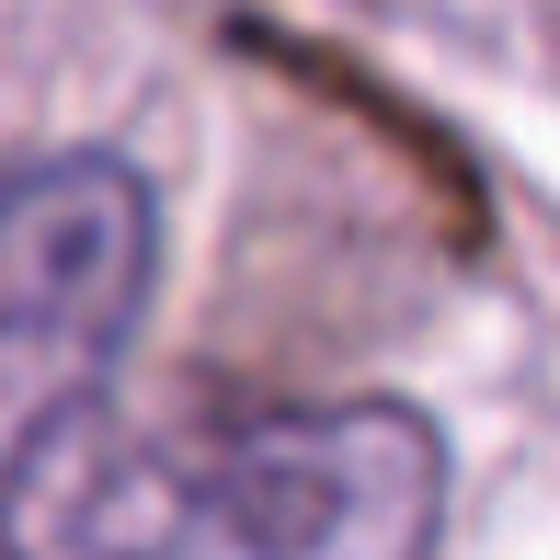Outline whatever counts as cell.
<instances>
[{"mask_svg":"<svg viewBox=\"0 0 560 560\" xmlns=\"http://www.w3.org/2000/svg\"><path fill=\"white\" fill-rule=\"evenodd\" d=\"M435 526L412 400L81 389L0 457V560H435Z\"/></svg>","mask_w":560,"mask_h":560,"instance_id":"obj_1","label":"cell"},{"mask_svg":"<svg viewBox=\"0 0 560 560\" xmlns=\"http://www.w3.org/2000/svg\"><path fill=\"white\" fill-rule=\"evenodd\" d=\"M149 264H161V207L138 161L69 149L0 184V457L115 366V343L149 310Z\"/></svg>","mask_w":560,"mask_h":560,"instance_id":"obj_2","label":"cell"}]
</instances>
